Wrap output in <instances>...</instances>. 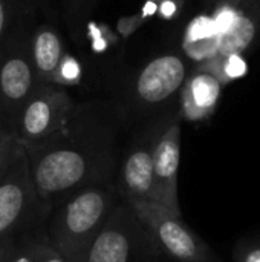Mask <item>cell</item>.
Masks as SVG:
<instances>
[{"label": "cell", "instance_id": "6", "mask_svg": "<svg viewBox=\"0 0 260 262\" xmlns=\"http://www.w3.org/2000/svg\"><path fill=\"white\" fill-rule=\"evenodd\" d=\"M72 115V101L66 92L40 88L35 89L25 104L14 140L21 147L37 146L60 132Z\"/></svg>", "mask_w": 260, "mask_h": 262}, {"label": "cell", "instance_id": "3", "mask_svg": "<svg viewBox=\"0 0 260 262\" xmlns=\"http://www.w3.org/2000/svg\"><path fill=\"white\" fill-rule=\"evenodd\" d=\"M49 207L31 178L25 149L15 143L0 181V262L29 236L44 230Z\"/></svg>", "mask_w": 260, "mask_h": 262}, {"label": "cell", "instance_id": "16", "mask_svg": "<svg viewBox=\"0 0 260 262\" xmlns=\"http://www.w3.org/2000/svg\"><path fill=\"white\" fill-rule=\"evenodd\" d=\"M44 230L40 233H35L25 239L21 244H18L6 262H37L38 252L41 247V243L44 241Z\"/></svg>", "mask_w": 260, "mask_h": 262}, {"label": "cell", "instance_id": "14", "mask_svg": "<svg viewBox=\"0 0 260 262\" xmlns=\"http://www.w3.org/2000/svg\"><path fill=\"white\" fill-rule=\"evenodd\" d=\"M61 58L63 48L60 38L52 31H41L34 41V60L40 74L52 80Z\"/></svg>", "mask_w": 260, "mask_h": 262}, {"label": "cell", "instance_id": "19", "mask_svg": "<svg viewBox=\"0 0 260 262\" xmlns=\"http://www.w3.org/2000/svg\"><path fill=\"white\" fill-rule=\"evenodd\" d=\"M236 262H260V241H253L241 246L234 253Z\"/></svg>", "mask_w": 260, "mask_h": 262}, {"label": "cell", "instance_id": "24", "mask_svg": "<svg viewBox=\"0 0 260 262\" xmlns=\"http://www.w3.org/2000/svg\"><path fill=\"white\" fill-rule=\"evenodd\" d=\"M230 2H241V0H230Z\"/></svg>", "mask_w": 260, "mask_h": 262}, {"label": "cell", "instance_id": "9", "mask_svg": "<svg viewBox=\"0 0 260 262\" xmlns=\"http://www.w3.org/2000/svg\"><path fill=\"white\" fill-rule=\"evenodd\" d=\"M153 141L155 140L132 146L121 160L116 183V190L121 201H156L152 155Z\"/></svg>", "mask_w": 260, "mask_h": 262}, {"label": "cell", "instance_id": "18", "mask_svg": "<svg viewBox=\"0 0 260 262\" xmlns=\"http://www.w3.org/2000/svg\"><path fill=\"white\" fill-rule=\"evenodd\" d=\"M241 11H238L234 6H230V5H225V6H221L216 14L213 15V20H215V25H216V29L221 34H224L230 26H233V23L241 17Z\"/></svg>", "mask_w": 260, "mask_h": 262}, {"label": "cell", "instance_id": "23", "mask_svg": "<svg viewBox=\"0 0 260 262\" xmlns=\"http://www.w3.org/2000/svg\"><path fill=\"white\" fill-rule=\"evenodd\" d=\"M3 23H5V11H3V5L0 2V34H2V29H3Z\"/></svg>", "mask_w": 260, "mask_h": 262}, {"label": "cell", "instance_id": "4", "mask_svg": "<svg viewBox=\"0 0 260 262\" xmlns=\"http://www.w3.org/2000/svg\"><path fill=\"white\" fill-rule=\"evenodd\" d=\"M127 204L161 253L176 262H218L211 249L188 229L182 216L150 200L127 201Z\"/></svg>", "mask_w": 260, "mask_h": 262}, {"label": "cell", "instance_id": "5", "mask_svg": "<svg viewBox=\"0 0 260 262\" xmlns=\"http://www.w3.org/2000/svg\"><path fill=\"white\" fill-rule=\"evenodd\" d=\"M159 249L127 203L120 201L83 262H147Z\"/></svg>", "mask_w": 260, "mask_h": 262}, {"label": "cell", "instance_id": "22", "mask_svg": "<svg viewBox=\"0 0 260 262\" xmlns=\"http://www.w3.org/2000/svg\"><path fill=\"white\" fill-rule=\"evenodd\" d=\"M159 12L166 17V18H170L176 14V3L172 2V0H166L162 2L161 8H159Z\"/></svg>", "mask_w": 260, "mask_h": 262}, {"label": "cell", "instance_id": "2", "mask_svg": "<svg viewBox=\"0 0 260 262\" xmlns=\"http://www.w3.org/2000/svg\"><path fill=\"white\" fill-rule=\"evenodd\" d=\"M120 201L113 181L74 192L49 209L44 223L48 243L69 262H83Z\"/></svg>", "mask_w": 260, "mask_h": 262}, {"label": "cell", "instance_id": "12", "mask_svg": "<svg viewBox=\"0 0 260 262\" xmlns=\"http://www.w3.org/2000/svg\"><path fill=\"white\" fill-rule=\"evenodd\" d=\"M185 54L201 64L218 55L219 32L210 15H199L190 21L182 41Z\"/></svg>", "mask_w": 260, "mask_h": 262}, {"label": "cell", "instance_id": "17", "mask_svg": "<svg viewBox=\"0 0 260 262\" xmlns=\"http://www.w3.org/2000/svg\"><path fill=\"white\" fill-rule=\"evenodd\" d=\"M80 74H81V69H80L78 61L75 58L66 55L61 58V61L52 77V81L60 83V84H75L80 80Z\"/></svg>", "mask_w": 260, "mask_h": 262}, {"label": "cell", "instance_id": "15", "mask_svg": "<svg viewBox=\"0 0 260 262\" xmlns=\"http://www.w3.org/2000/svg\"><path fill=\"white\" fill-rule=\"evenodd\" d=\"M201 69L213 74L222 86L230 84L248 72V64L244 54H227V55H216L211 60L201 64Z\"/></svg>", "mask_w": 260, "mask_h": 262}, {"label": "cell", "instance_id": "13", "mask_svg": "<svg viewBox=\"0 0 260 262\" xmlns=\"http://www.w3.org/2000/svg\"><path fill=\"white\" fill-rule=\"evenodd\" d=\"M257 32L256 20L248 14H241V17L230 26L224 34L219 35L218 55L227 54H244V51L253 43Z\"/></svg>", "mask_w": 260, "mask_h": 262}, {"label": "cell", "instance_id": "21", "mask_svg": "<svg viewBox=\"0 0 260 262\" xmlns=\"http://www.w3.org/2000/svg\"><path fill=\"white\" fill-rule=\"evenodd\" d=\"M37 262H69L66 258H63L58 252L54 250V247L48 243V239L44 238V241L41 243L40 252H38V259Z\"/></svg>", "mask_w": 260, "mask_h": 262}, {"label": "cell", "instance_id": "10", "mask_svg": "<svg viewBox=\"0 0 260 262\" xmlns=\"http://www.w3.org/2000/svg\"><path fill=\"white\" fill-rule=\"evenodd\" d=\"M185 81V64L176 55H162L150 61L138 77L136 94L149 104L170 98Z\"/></svg>", "mask_w": 260, "mask_h": 262}, {"label": "cell", "instance_id": "1", "mask_svg": "<svg viewBox=\"0 0 260 262\" xmlns=\"http://www.w3.org/2000/svg\"><path fill=\"white\" fill-rule=\"evenodd\" d=\"M23 149L35 190L49 209L80 189L112 181L116 169L112 143L72 132L69 121L46 141Z\"/></svg>", "mask_w": 260, "mask_h": 262}, {"label": "cell", "instance_id": "7", "mask_svg": "<svg viewBox=\"0 0 260 262\" xmlns=\"http://www.w3.org/2000/svg\"><path fill=\"white\" fill-rule=\"evenodd\" d=\"M153 181L156 203L176 216L181 215L178 170L181 161V121L170 123L153 141Z\"/></svg>", "mask_w": 260, "mask_h": 262}, {"label": "cell", "instance_id": "8", "mask_svg": "<svg viewBox=\"0 0 260 262\" xmlns=\"http://www.w3.org/2000/svg\"><path fill=\"white\" fill-rule=\"evenodd\" d=\"M32 71L21 58L8 60L0 69V134L14 137L20 114L34 92Z\"/></svg>", "mask_w": 260, "mask_h": 262}, {"label": "cell", "instance_id": "11", "mask_svg": "<svg viewBox=\"0 0 260 262\" xmlns=\"http://www.w3.org/2000/svg\"><path fill=\"white\" fill-rule=\"evenodd\" d=\"M222 83L210 72L198 69L182 84L181 91V114L187 121L208 120L219 103Z\"/></svg>", "mask_w": 260, "mask_h": 262}, {"label": "cell", "instance_id": "20", "mask_svg": "<svg viewBox=\"0 0 260 262\" xmlns=\"http://www.w3.org/2000/svg\"><path fill=\"white\" fill-rule=\"evenodd\" d=\"M14 144H15L14 137L2 135V138H0V181H2V177L5 173L6 164L9 161V157H11V152L14 149Z\"/></svg>", "mask_w": 260, "mask_h": 262}, {"label": "cell", "instance_id": "25", "mask_svg": "<svg viewBox=\"0 0 260 262\" xmlns=\"http://www.w3.org/2000/svg\"><path fill=\"white\" fill-rule=\"evenodd\" d=\"M0 138H2V134H0Z\"/></svg>", "mask_w": 260, "mask_h": 262}]
</instances>
